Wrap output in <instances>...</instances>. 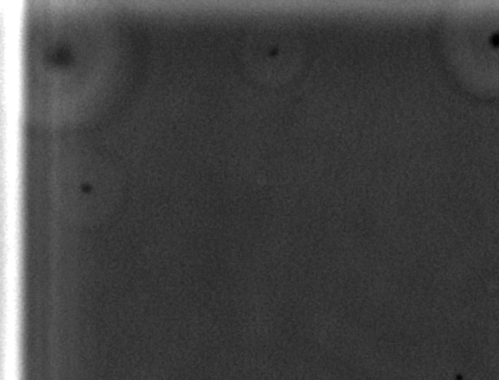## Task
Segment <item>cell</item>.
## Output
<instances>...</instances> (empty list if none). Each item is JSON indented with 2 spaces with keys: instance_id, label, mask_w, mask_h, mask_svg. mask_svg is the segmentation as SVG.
Here are the masks:
<instances>
[{
  "instance_id": "6da1fadb",
  "label": "cell",
  "mask_w": 499,
  "mask_h": 380,
  "mask_svg": "<svg viewBox=\"0 0 499 380\" xmlns=\"http://www.w3.org/2000/svg\"><path fill=\"white\" fill-rule=\"evenodd\" d=\"M492 42L496 43V44L499 45V34H495V36H493Z\"/></svg>"
}]
</instances>
